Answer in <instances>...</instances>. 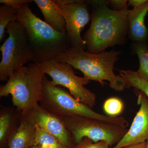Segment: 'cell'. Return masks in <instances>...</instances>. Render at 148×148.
<instances>
[{
  "mask_svg": "<svg viewBox=\"0 0 148 148\" xmlns=\"http://www.w3.org/2000/svg\"><path fill=\"white\" fill-rule=\"evenodd\" d=\"M24 118L60 140L67 148L71 146V136L60 118L46 110L39 104L21 114Z\"/></svg>",
  "mask_w": 148,
  "mask_h": 148,
  "instance_id": "10",
  "label": "cell"
},
{
  "mask_svg": "<svg viewBox=\"0 0 148 148\" xmlns=\"http://www.w3.org/2000/svg\"><path fill=\"white\" fill-rule=\"evenodd\" d=\"M33 145L40 148H68L53 135L36 126Z\"/></svg>",
  "mask_w": 148,
  "mask_h": 148,
  "instance_id": "16",
  "label": "cell"
},
{
  "mask_svg": "<svg viewBox=\"0 0 148 148\" xmlns=\"http://www.w3.org/2000/svg\"><path fill=\"white\" fill-rule=\"evenodd\" d=\"M36 126L21 117L19 126L11 134L9 148H27L33 145Z\"/></svg>",
  "mask_w": 148,
  "mask_h": 148,
  "instance_id": "14",
  "label": "cell"
},
{
  "mask_svg": "<svg viewBox=\"0 0 148 148\" xmlns=\"http://www.w3.org/2000/svg\"><path fill=\"white\" fill-rule=\"evenodd\" d=\"M147 148H148V140L147 141Z\"/></svg>",
  "mask_w": 148,
  "mask_h": 148,
  "instance_id": "26",
  "label": "cell"
},
{
  "mask_svg": "<svg viewBox=\"0 0 148 148\" xmlns=\"http://www.w3.org/2000/svg\"><path fill=\"white\" fill-rule=\"evenodd\" d=\"M66 22L67 37L71 47L86 51V43L81 33L91 19L90 5L87 1L75 0L60 8Z\"/></svg>",
  "mask_w": 148,
  "mask_h": 148,
  "instance_id": "9",
  "label": "cell"
},
{
  "mask_svg": "<svg viewBox=\"0 0 148 148\" xmlns=\"http://www.w3.org/2000/svg\"><path fill=\"white\" fill-rule=\"evenodd\" d=\"M92 141L88 138H85L80 143L78 144L76 148H109L110 145L104 141L92 143Z\"/></svg>",
  "mask_w": 148,
  "mask_h": 148,
  "instance_id": "21",
  "label": "cell"
},
{
  "mask_svg": "<svg viewBox=\"0 0 148 148\" xmlns=\"http://www.w3.org/2000/svg\"><path fill=\"white\" fill-rule=\"evenodd\" d=\"M121 53L113 49L92 54L80 48L71 47L53 59L70 64L82 72L84 77L89 80L98 82L102 84H105L103 81H108L111 88L116 91H121L125 88V80L114 72L115 64Z\"/></svg>",
  "mask_w": 148,
  "mask_h": 148,
  "instance_id": "2",
  "label": "cell"
},
{
  "mask_svg": "<svg viewBox=\"0 0 148 148\" xmlns=\"http://www.w3.org/2000/svg\"><path fill=\"white\" fill-rule=\"evenodd\" d=\"M33 1L32 0H1L0 3L17 10L24 5Z\"/></svg>",
  "mask_w": 148,
  "mask_h": 148,
  "instance_id": "23",
  "label": "cell"
},
{
  "mask_svg": "<svg viewBox=\"0 0 148 148\" xmlns=\"http://www.w3.org/2000/svg\"><path fill=\"white\" fill-rule=\"evenodd\" d=\"M38 146H37V148H38ZM33 148H36V147H34ZM39 148H40V147Z\"/></svg>",
  "mask_w": 148,
  "mask_h": 148,
  "instance_id": "27",
  "label": "cell"
},
{
  "mask_svg": "<svg viewBox=\"0 0 148 148\" xmlns=\"http://www.w3.org/2000/svg\"><path fill=\"white\" fill-rule=\"evenodd\" d=\"M45 74L36 63L15 71L0 88V97L12 95L14 106L21 114L38 105L42 100Z\"/></svg>",
  "mask_w": 148,
  "mask_h": 148,
  "instance_id": "4",
  "label": "cell"
},
{
  "mask_svg": "<svg viewBox=\"0 0 148 148\" xmlns=\"http://www.w3.org/2000/svg\"><path fill=\"white\" fill-rule=\"evenodd\" d=\"M122 148H147V141L144 143L127 146Z\"/></svg>",
  "mask_w": 148,
  "mask_h": 148,
  "instance_id": "25",
  "label": "cell"
},
{
  "mask_svg": "<svg viewBox=\"0 0 148 148\" xmlns=\"http://www.w3.org/2000/svg\"><path fill=\"white\" fill-rule=\"evenodd\" d=\"M130 53L136 54L140 61V67L136 72L144 80L148 81V44L147 42H132L130 44Z\"/></svg>",
  "mask_w": 148,
  "mask_h": 148,
  "instance_id": "15",
  "label": "cell"
},
{
  "mask_svg": "<svg viewBox=\"0 0 148 148\" xmlns=\"http://www.w3.org/2000/svg\"><path fill=\"white\" fill-rule=\"evenodd\" d=\"M40 10L45 22L56 31L66 33V22L55 0H34Z\"/></svg>",
  "mask_w": 148,
  "mask_h": 148,
  "instance_id": "13",
  "label": "cell"
},
{
  "mask_svg": "<svg viewBox=\"0 0 148 148\" xmlns=\"http://www.w3.org/2000/svg\"><path fill=\"white\" fill-rule=\"evenodd\" d=\"M147 0H129L128 1V5H131L134 8H138L145 3Z\"/></svg>",
  "mask_w": 148,
  "mask_h": 148,
  "instance_id": "24",
  "label": "cell"
},
{
  "mask_svg": "<svg viewBox=\"0 0 148 148\" xmlns=\"http://www.w3.org/2000/svg\"><path fill=\"white\" fill-rule=\"evenodd\" d=\"M91 11V24L82 38L86 51L96 54L116 45H123L128 36V8L116 11L108 7V1H87Z\"/></svg>",
  "mask_w": 148,
  "mask_h": 148,
  "instance_id": "1",
  "label": "cell"
},
{
  "mask_svg": "<svg viewBox=\"0 0 148 148\" xmlns=\"http://www.w3.org/2000/svg\"><path fill=\"white\" fill-rule=\"evenodd\" d=\"M17 18V10L6 5L0 6V41L5 36L6 29L9 24L16 21Z\"/></svg>",
  "mask_w": 148,
  "mask_h": 148,
  "instance_id": "18",
  "label": "cell"
},
{
  "mask_svg": "<svg viewBox=\"0 0 148 148\" xmlns=\"http://www.w3.org/2000/svg\"><path fill=\"white\" fill-rule=\"evenodd\" d=\"M43 92L40 106L51 114L61 118L71 116H84L114 123L127 127L128 122L123 117H111L98 113L78 101L63 88L53 85L45 75L42 81Z\"/></svg>",
  "mask_w": 148,
  "mask_h": 148,
  "instance_id": "5",
  "label": "cell"
},
{
  "mask_svg": "<svg viewBox=\"0 0 148 148\" xmlns=\"http://www.w3.org/2000/svg\"><path fill=\"white\" fill-rule=\"evenodd\" d=\"M127 0H110L108 1V5L111 7V9L116 11H121L127 9Z\"/></svg>",
  "mask_w": 148,
  "mask_h": 148,
  "instance_id": "22",
  "label": "cell"
},
{
  "mask_svg": "<svg viewBox=\"0 0 148 148\" xmlns=\"http://www.w3.org/2000/svg\"><path fill=\"white\" fill-rule=\"evenodd\" d=\"M148 12V0L143 5L129 11L128 38L133 42L148 40V29L145 24V18Z\"/></svg>",
  "mask_w": 148,
  "mask_h": 148,
  "instance_id": "12",
  "label": "cell"
},
{
  "mask_svg": "<svg viewBox=\"0 0 148 148\" xmlns=\"http://www.w3.org/2000/svg\"><path fill=\"white\" fill-rule=\"evenodd\" d=\"M124 108L123 101L117 97H110L106 99L103 105V109L108 116L116 117L121 114Z\"/></svg>",
  "mask_w": 148,
  "mask_h": 148,
  "instance_id": "19",
  "label": "cell"
},
{
  "mask_svg": "<svg viewBox=\"0 0 148 148\" xmlns=\"http://www.w3.org/2000/svg\"><path fill=\"white\" fill-rule=\"evenodd\" d=\"M16 21L24 27L34 54V61L39 64L53 59L71 47L67 33L56 31L37 17L28 4L17 9Z\"/></svg>",
  "mask_w": 148,
  "mask_h": 148,
  "instance_id": "3",
  "label": "cell"
},
{
  "mask_svg": "<svg viewBox=\"0 0 148 148\" xmlns=\"http://www.w3.org/2000/svg\"><path fill=\"white\" fill-rule=\"evenodd\" d=\"M11 124V117L8 112L1 113L0 116V141L2 142L8 135Z\"/></svg>",
  "mask_w": 148,
  "mask_h": 148,
  "instance_id": "20",
  "label": "cell"
},
{
  "mask_svg": "<svg viewBox=\"0 0 148 148\" xmlns=\"http://www.w3.org/2000/svg\"><path fill=\"white\" fill-rule=\"evenodd\" d=\"M120 75L126 81L125 88H134L144 92L148 98V81L140 78L136 72L131 70H119Z\"/></svg>",
  "mask_w": 148,
  "mask_h": 148,
  "instance_id": "17",
  "label": "cell"
},
{
  "mask_svg": "<svg viewBox=\"0 0 148 148\" xmlns=\"http://www.w3.org/2000/svg\"><path fill=\"white\" fill-rule=\"evenodd\" d=\"M6 33L8 37L0 48V80L3 82L8 81L15 71L34 61V54L23 26L14 21L8 24Z\"/></svg>",
  "mask_w": 148,
  "mask_h": 148,
  "instance_id": "7",
  "label": "cell"
},
{
  "mask_svg": "<svg viewBox=\"0 0 148 148\" xmlns=\"http://www.w3.org/2000/svg\"><path fill=\"white\" fill-rule=\"evenodd\" d=\"M38 65L45 74L51 77V83L53 85L66 88L73 97L90 108L95 106L96 95L84 87L90 80L75 75L71 65L53 59Z\"/></svg>",
  "mask_w": 148,
  "mask_h": 148,
  "instance_id": "8",
  "label": "cell"
},
{
  "mask_svg": "<svg viewBox=\"0 0 148 148\" xmlns=\"http://www.w3.org/2000/svg\"><path fill=\"white\" fill-rule=\"evenodd\" d=\"M140 108L126 134L112 148H122L148 140V98L142 91L134 88Z\"/></svg>",
  "mask_w": 148,
  "mask_h": 148,
  "instance_id": "11",
  "label": "cell"
},
{
  "mask_svg": "<svg viewBox=\"0 0 148 148\" xmlns=\"http://www.w3.org/2000/svg\"><path fill=\"white\" fill-rule=\"evenodd\" d=\"M60 119L77 144L87 138L95 143L106 141L112 146L119 143L128 131L125 126L92 117L71 116Z\"/></svg>",
  "mask_w": 148,
  "mask_h": 148,
  "instance_id": "6",
  "label": "cell"
}]
</instances>
